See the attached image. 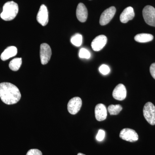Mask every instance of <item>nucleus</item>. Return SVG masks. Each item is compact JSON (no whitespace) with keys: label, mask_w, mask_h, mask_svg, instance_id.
<instances>
[{"label":"nucleus","mask_w":155,"mask_h":155,"mask_svg":"<svg viewBox=\"0 0 155 155\" xmlns=\"http://www.w3.org/2000/svg\"><path fill=\"white\" fill-rule=\"evenodd\" d=\"M17 54V48L15 46L8 47L2 53L1 58L2 61H5L14 57Z\"/></svg>","instance_id":"2eb2a0df"},{"label":"nucleus","mask_w":155,"mask_h":155,"mask_svg":"<svg viewBox=\"0 0 155 155\" xmlns=\"http://www.w3.org/2000/svg\"><path fill=\"white\" fill-rule=\"evenodd\" d=\"M71 41L72 44L75 46H80L82 42V35L79 34H76L72 37L71 39Z\"/></svg>","instance_id":"6ab92c4d"},{"label":"nucleus","mask_w":155,"mask_h":155,"mask_svg":"<svg viewBox=\"0 0 155 155\" xmlns=\"http://www.w3.org/2000/svg\"><path fill=\"white\" fill-rule=\"evenodd\" d=\"M107 37L104 35H100L96 37L91 43V47L95 51H98L102 49L107 43Z\"/></svg>","instance_id":"9d476101"},{"label":"nucleus","mask_w":155,"mask_h":155,"mask_svg":"<svg viewBox=\"0 0 155 155\" xmlns=\"http://www.w3.org/2000/svg\"><path fill=\"white\" fill-rule=\"evenodd\" d=\"M82 106V100L79 97H74L68 102L67 109L68 112L72 115L77 114Z\"/></svg>","instance_id":"0eeeda50"},{"label":"nucleus","mask_w":155,"mask_h":155,"mask_svg":"<svg viewBox=\"0 0 155 155\" xmlns=\"http://www.w3.org/2000/svg\"><path fill=\"white\" fill-rule=\"evenodd\" d=\"M122 107L119 104L111 105L108 107V110L110 115H117L122 111Z\"/></svg>","instance_id":"a211bd4d"},{"label":"nucleus","mask_w":155,"mask_h":155,"mask_svg":"<svg viewBox=\"0 0 155 155\" xmlns=\"http://www.w3.org/2000/svg\"><path fill=\"white\" fill-rule=\"evenodd\" d=\"M77 155H85L83 153H79Z\"/></svg>","instance_id":"393cba45"},{"label":"nucleus","mask_w":155,"mask_h":155,"mask_svg":"<svg viewBox=\"0 0 155 155\" xmlns=\"http://www.w3.org/2000/svg\"><path fill=\"white\" fill-rule=\"evenodd\" d=\"M95 116L98 121L105 120L107 116V110L104 105L102 104H98L95 108Z\"/></svg>","instance_id":"f8f14e48"},{"label":"nucleus","mask_w":155,"mask_h":155,"mask_svg":"<svg viewBox=\"0 0 155 155\" xmlns=\"http://www.w3.org/2000/svg\"><path fill=\"white\" fill-rule=\"evenodd\" d=\"M99 71L103 75H106L110 72V69L107 65H102L100 67Z\"/></svg>","instance_id":"412c9836"},{"label":"nucleus","mask_w":155,"mask_h":155,"mask_svg":"<svg viewBox=\"0 0 155 155\" xmlns=\"http://www.w3.org/2000/svg\"><path fill=\"white\" fill-rule=\"evenodd\" d=\"M127 95V91L125 85L119 84L116 87L113 92V96L114 99L118 101L125 99Z\"/></svg>","instance_id":"9b49d317"},{"label":"nucleus","mask_w":155,"mask_h":155,"mask_svg":"<svg viewBox=\"0 0 155 155\" xmlns=\"http://www.w3.org/2000/svg\"><path fill=\"white\" fill-rule=\"evenodd\" d=\"M52 55V51L49 45L46 43H43L40 45V56L41 62L42 65L48 63Z\"/></svg>","instance_id":"39448f33"},{"label":"nucleus","mask_w":155,"mask_h":155,"mask_svg":"<svg viewBox=\"0 0 155 155\" xmlns=\"http://www.w3.org/2000/svg\"><path fill=\"white\" fill-rule=\"evenodd\" d=\"M119 137L122 140L130 142H134L138 140V135L135 130L125 128L120 131Z\"/></svg>","instance_id":"423d86ee"},{"label":"nucleus","mask_w":155,"mask_h":155,"mask_svg":"<svg viewBox=\"0 0 155 155\" xmlns=\"http://www.w3.org/2000/svg\"><path fill=\"white\" fill-rule=\"evenodd\" d=\"M143 16L148 25L155 27V8L152 6L147 5L143 10Z\"/></svg>","instance_id":"20e7f679"},{"label":"nucleus","mask_w":155,"mask_h":155,"mask_svg":"<svg viewBox=\"0 0 155 155\" xmlns=\"http://www.w3.org/2000/svg\"><path fill=\"white\" fill-rule=\"evenodd\" d=\"M37 20L42 26L47 25L49 21L48 12L47 8L44 5L40 6L37 15Z\"/></svg>","instance_id":"1a4fd4ad"},{"label":"nucleus","mask_w":155,"mask_h":155,"mask_svg":"<svg viewBox=\"0 0 155 155\" xmlns=\"http://www.w3.org/2000/svg\"><path fill=\"white\" fill-rule=\"evenodd\" d=\"M21 94L19 89L9 82L0 83V98L5 104H14L19 101Z\"/></svg>","instance_id":"f257e3e1"},{"label":"nucleus","mask_w":155,"mask_h":155,"mask_svg":"<svg viewBox=\"0 0 155 155\" xmlns=\"http://www.w3.org/2000/svg\"><path fill=\"white\" fill-rule=\"evenodd\" d=\"M153 39V36L150 34H139L134 37V40L140 43L148 42L152 41Z\"/></svg>","instance_id":"dca6fc26"},{"label":"nucleus","mask_w":155,"mask_h":155,"mask_svg":"<svg viewBox=\"0 0 155 155\" xmlns=\"http://www.w3.org/2000/svg\"><path fill=\"white\" fill-rule=\"evenodd\" d=\"M116 12V8L113 6L106 9L101 15L100 19V24L101 25H105L107 24L113 19Z\"/></svg>","instance_id":"6e6552de"},{"label":"nucleus","mask_w":155,"mask_h":155,"mask_svg":"<svg viewBox=\"0 0 155 155\" xmlns=\"http://www.w3.org/2000/svg\"><path fill=\"white\" fill-rule=\"evenodd\" d=\"M76 17L80 22H84L86 21L88 16V12L86 6L83 3L78 4L76 9Z\"/></svg>","instance_id":"ddd939ff"},{"label":"nucleus","mask_w":155,"mask_h":155,"mask_svg":"<svg viewBox=\"0 0 155 155\" xmlns=\"http://www.w3.org/2000/svg\"><path fill=\"white\" fill-rule=\"evenodd\" d=\"M150 72L152 76L155 79V63H153L150 67Z\"/></svg>","instance_id":"b1692460"},{"label":"nucleus","mask_w":155,"mask_h":155,"mask_svg":"<svg viewBox=\"0 0 155 155\" xmlns=\"http://www.w3.org/2000/svg\"><path fill=\"white\" fill-rule=\"evenodd\" d=\"M19 11L17 3L13 1L7 2L3 7V11L0 16L5 21H11L16 17Z\"/></svg>","instance_id":"f03ea898"},{"label":"nucleus","mask_w":155,"mask_h":155,"mask_svg":"<svg viewBox=\"0 0 155 155\" xmlns=\"http://www.w3.org/2000/svg\"><path fill=\"white\" fill-rule=\"evenodd\" d=\"M22 64V58H15L13 59L9 63V68L12 71H17L21 67Z\"/></svg>","instance_id":"f3484780"},{"label":"nucleus","mask_w":155,"mask_h":155,"mask_svg":"<svg viewBox=\"0 0 155 155\" xmlns=\"http://www.w3.org/2000/svg\"><path fill=\"white\" fill-rule=\"evenodd\" d=\"M26 155H42V153L39 150L33 149L28 150Z\"/></svg>","instance_id":"5701e85b"},{"label":"nucleus","mask_w":155,"mask_h":155,"mask_svg":"<svg viewBox=\"0 0 155 155\" xmlns=\"http://www.w3.org/2000/svg\"><path fill=\"white\" fill-rule=\"evenodd\" d=\"M79 57L81 58H84V59H89L90 58L91 54L88 50L86 49L82 48L81 49L79 53Z\"/></svg>","instance_id":"aec40b11"},{"label":"nucleus","mask_w":155,"mask_h":155,"mask_svg":"<svg viewBox=\"0 0 155 155\" xmlns=\"http://www.w3.org/2000/svg\"><path fill=\"white\" fill-rule=\"evenodd\" d=\"M135 16L134 11L132 7H128L124 9L120 16V21L122 23H127L129 20H132Z\"/></svg>","instance_id":"4468645a"},{"label":"nucleus","mask_w":155,"mask_h":155,"mask_svg":"<svg viewBox=\"0 0 155 155\" xmlns=\"http://www.w3.org/2000/svg\"><path fill=\"white\" fill-rule=\"evenodd\" d=\"M105 131L102 130H99L96 136V139L99 141H102L105 137Z\"/></svg>","instance_id":"4be33fe9"},{"label":"nucleus","mask_w":155,"mask_h":155,"mask_svg":"<svg viewBox=\"0 0 155 155\" xmlns=\"http://www.w3.org/2000/svg\"><path fill=\"white\" fill-rule=\"evenodd\" d=\"M145 119L151 125H155V107L152 103L147 102L143 109Z\"/></svg>","instance_id":"7ed1b4c3"}]
</instances>
